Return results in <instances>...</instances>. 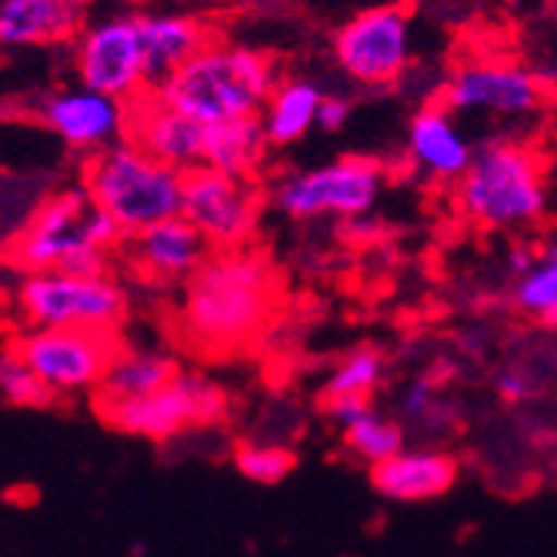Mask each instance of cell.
<instances>
[{"instance_id": "obj_1", "label": "cell", "mask_w": 557, "mask_h": 557, "mask_svg": "<svg viewBox=\"0 0 557 557\" xmlns=\"http://www.w3.org/2000/svg\"><path fill=\"white\" fill-rule=\"evenodd\" d=\"M281 304V274L261 250H214L187 281L177 327L200 354H237L255 344Z\"/></svg>"}, {"instance_id": "obj_2", "label": "cell", "mask_w": 557, "mask_h": 557, "mask_svg": "<svg viewBox=\"0 0 557 557\" xmlns=\"http://www.w3.org/2000/svg\"><path fill=\"white\" fill-rule=\"evenodd\" d=\"M277 84L281 71L271 54L214 37L154 90L200 124H224L237 117H261Z\"/></svg>"}, {"instance_id": "obj_3", "label": "cell", "mask_w": 557, "mask_h": 557, "mask_svg": "<svg viewBox=\"0 0 557 557\" xmlns=\"http://www.w3.org/2000/svg\"><path fill=\"white\" fill-rule=\"evenodd\" d=\"M454 208L481 231H524L547 211V174L534 147L484 140L454 181Z\"/></svg>"}, {"instance_id": "obj_4", "label": "cell", "mask_w": 557, "mask_h": 557, "mask_svg": "<svg viewBox=\"0 0 557 557\" xmlns=\"http://www.w3.org/2000/svg\"><path fill=\"white\" fill-rule=\"evenodd\" d=\"M127 240L117 221L100 211L87 190H58L44 197L17 231L11 258L27 271L108 274L111 250Z\"/></svg>"}, {"instance_id": "obj_5", "label": "cell", "mask_w": 557, "mask_h": 557, "mask_svg": "<svg viewBox=\"0 0 557 557\" xmlns=\"http://www.w3.org/2000/svg\"><path fill=\"white\" fill-rule=\"evenodd\" d=\"M84 190L108 211L124 237L181 214L184 174L150 158L134 140H117L84 161Z\"/></svg>"}, {"instance_id": "obj_6", "label": "cell", "mask_w": 557, "mask_h": 557, "mask_svg": "<svg viewBox=\"0 0 557 557\" xmlns=\"http://www.w3.org/2000/svg\"><path fill=\"white\" fill-rule=\"evenodd\" d=\"M17 304L30 327L117 331L127 318V290L111 274L34 271L24 274Z\"/></svg>"}, {"instance_id": "obj_7", "label": "cell", "mask_w": 557, "mask_h": 557, "mask_svg": "<svg viewBox=\"0 0 557 557\" xmlns=\"http://www.w3.org/2000/svg\"><path fill=\"white\" fill-rule=\"evenodd\" d=\"M231 400L221 384L205 374L181 371L158 394L124 400V404H97V414L108 428L144 437L154 444H168L190 428H208L227 418Z\"/></svg>"}, {"instance_id": "obj_8", "label": "cell", "mask_w": 557, "mask_h": 557, "mask_svg": "<svg viewBox=\"0 0 557 557\" xmlns=\"http://www.w3.org/2000/svg\"><path fill=\"white\" fill-rule=\"evenodd\" d=\"M384 181L387 171L381 161L347 154L311 171L287 174L274 187V205L281 214L294 221H314V218L358 221L377 205Z\"/></svg>"}, {"instance_id": "obj_9", "label": "cell", "mask_w": 557, "mask_h": 557, "mask_svg": "<svg viewBox=\"0 0 557 557\" xmlns=\"http://www.w3.org/2000/svg\"><path fill=\"white\" fill-rule=\"evenodd\" d=\"M331 54L354 84H368V87L394 84L408 71L414 54L408 11L400 4H374L358 11L334 30Z\"/></svg>"}, {"instance_id": "obj_10", "label": "cell", "mask_w": 557, "mask_h": 557, "mask_svg": "<svg viewBox=\"0 0 557 557\" xmlns=\"http://www.w3.org/2000/svg\"><path fill=\"white\" fill-rule=\"evenodd\" d=\"M14 350L37 371V377L61 397L97 391L121 354L117 331L87 327H30L14 341Z\"/></svg>"}, {"instance_id": "obj_11", "label": "cell", "mask_w": 557, "mask_h": 557, "mask_svg": "<svg viewBox=\"0 0 557 557\" xmlns=\"http://www.w3.org/2000/svg\"><path fill=\"white\" fill-rule=\"evenodd\" d=\"M181 218H187L211 250H237L258 234L261 190L255 177H234L200 164L184 174Z\"/></svg>"}, {"instance_id": "obj_12", "label": "cell", "mask_w": 557, "mask_h": 557, "mask_svg": "<svg viewBox=\"0 0 557 557\" xmlns=\"http://www.w3.org/2000/svg\"><path fill=\"white\" fill-rule=\"evenodd\" d=\"M441 104L454 114L531 117L544 104V81L508 58H471L447 74Z\"/></svg>"}, {"instance_id": "obj_13", "label": "cell", "mask_w": 557, "mask_h": 557, "mask_svg": "<svg viewBox=\"0 0 557 557\" xmlns=\"http://www.w3.org/2000/svg\"><path fill=\"white\" fill-rule=\"evenodd\" d=\"M74 74L77 84L111 94L124 104L150 90L134 14L87 24L74 40Z\"/></svg>"}, {"instance_id": "obj_14", "label": "cell", "mask_w": 557, "mask_h": 557, "mask_svg": "<svg viewBox=\"0 0 557 557\" xmlns=\"http://www.w3.org/2000/svg\"><path fill=\"white\" fill-rule=\"evenodd\" d=\"M34 117L61 144L81 154H97L127 137V104L94 87H61L34 104Z\"/></svg>"}, {"instance_id": "obj_15", "label": "cell", "mask_w": 557, "mask_h": 557, "mask_svg": "<svg viewBox=\"0 0 557 557\" xmlns=\"http://www.w3.org/2000/svg\"><path fill=\"white\" fill-rule=\"evenodd\" d=\"M205 137L208 124L168 104L154 87L127 104V140L181 174L205 164Z\"/></svg>"}, {"instance_id": "obj_16", "label": "cell", "mask_w": 557, "mask_h": 557, "mask_svg": "<svg viewBox=\"0 0 557 557\" xmlns=\"http://www.w3.org/2000/svg\"><path fill=\"white\" fill-rule=\"evenodd\" d=\"M461 478L454 454L437 447H404L394 458L368 468L371 487L394 504H424L444 497Z\"/></svg>"}, {"instance_id": "obj_17", "label": "cell", "mask_w": 557, "mask_h": 557, "mask_svg": "<svg viewBox=\"0 0 557 557\" xmlns=\"http://www.w3.org/2000/svg\"><path fill=\"white\" fill-rule=\"evenodd\" d=\"M131 240V261L134 268L161 284H177V281H190L200 264H205L214 250L211 244L200 237V231L187 221V218H168L154 227H147Z\"/></svg>"}, {"instance_id": "obj_18", "label": "cell", "mask_w": 557, "mask_h": 557, "mask_svg": "<svg viewBox=\"0 0 557 557\" xmlns=\"http://www.w3.org/2000/svg\"><path fill=\"white\" fill-rule=\"evenodd\" d=\"M134 21H137L140 47H144L150 87L168 81L200 47H208L214 40L211 21H205L194 11H144V14H134Z\"/></svg>"}, {"instance_id": "obj_19", "label": "cell", "mask_w": 557, "mask_h": 557, "mask_svg": "<svg viewBox=\"0 0 557 557\" xmlns=\"http://www.w3.org/2000/svg\"><path fill=\"white\" fill-rule=\"evenodd\" d=\"M408 158L431 181L454 184L471 164L474 144L444 104H428L408 127Z\"/></svg>"}, {"instance_id": "obj_20", "label": "cell", "mask_w": 557, "mask_h": 557, "mask_svg": "<svg viewBox=\"0 0 557 557\" xmlns=\"http://www.w3.org/2000/svg\"><path fill=\"white\" fill-rule=\"evenodd\" d=\"M87 27L84 0H0V44L47 47L67 44Z\"/></svg>"}, {"instance_id": "obj_21", "label": "cell", "mask_w": 557, "mask_h": 557, "mask_svg": "<svg viewBox=\"0 0 557 557\" xmlns=\"http://www.w3.org/2000/svg\"><path fill=\"white\" fill-rule=\"evenodd\" d=\"M181 374V364L161 350H121L111 371L94 391L97 404H124L158 394Z\"/></svg>"}, {"instance_id": "obj_22", "label": "cell", "mask_w": 557, "mask_h": 557, "mask_svg": "<svg viewBox=\"0 0 557 557\" xmlns=\"http://www.w3.org/2000/svg\"><path fill=\"white\" fill-rule=\"evenodd\" d=\"M271 140L261 117H237L224 124H208L205 164L234 177H255L268 158Z\"/></svg>"}, {"instance_id": "obj_23", "label": "cell", "mask_w": 557, "mask_h": 557, "mask_svg": "<svg viewBox=\"0 0 557 557\" xmlns=\"http://www.w3.org/2000/svg\"><path fill=\"white\" fill-rule=\"evenodd\" d=\"M321 100H324V90L311 81H304V77L281 81L261 111V124H264L271 147H290L308 137V131L318 124Z\"/></svg>"}, {"instance_id": "obj_24", "label": "cell", "mask_w": 557, "mask_h": 557, "mask_svg": "<svg viewBox=\"0 0 557 557\" xmlns=\"http://www.w3.org/2000/svg\"><path fill=\"white\" fill-rule=\"evenodd\" d=\"M58 400L61 394L54 387H47L14 347L0 350V404L24 411H50Z\"/></svg>"}, {"instance_id": "obj_25", "label": "cell", "mask_w": 557, "mask_h": 557, "mask_svg": "<svg viewBox=\"0 0 557 557\" xmlns=\"http://www.w3.org/2000/svg\"><path fill=\"white\" fill-rule=\"evenodd\" d=\"M341 441L354 458L374 468V465L394 458L397 450H404V428L371 408L364 418H358L341 431Z\"/></svg>"}, {"instance_id": "obj_26", "label": "cell", "mask_w": 557, "mask_h": 557, "mask_svg": "<svg viewBox=\"0 0 557 557\" xmlns=\"http://www.w3.org/2000/svg\"><path fill=\"white\" fill-rule=\"evenodd\" d=\"M384 381V358L374 347H358L344 354V358L334 364V371L324 381L321 397H374V391Z\"/></svg>"}, {"instance_id": "obj_27", "label": "cell", "mask_w": 557, "mask_h": 557, "mask_svg": "<svg viewBox=\"0 0 557 557\" xmlns=\"http://www.w3.org/2000/svg\"><path fill=\"white\" fill-rule=\"evenodd\" d=\"M234 468L250 484L274 487L297 471V450L271 441H244L234 447Z\"/></svg>"}, {"instance_id": "obj_28", "label": "cell", "mask_w": 557, "mask_h": 557, "mask_svg": "<svg viewBox=\"0 0 557 557\" xmlns=\"http://www.w3.org/2000/svg\"><path fill=\"white\" fill-rule=\"evenodd\" d=\"M515 304L524 314L541 318V321L557 308V244L541 261H534V268L528 274L518 277Z\"/></svg>"}, {"instance_id": "obj_29", "label": "cell", "mask_w": 557, "mask_h": 557, "mask_svg": "<svg viewBox=\"0 0 557 557\" xmlns=\"http://www.w3.org/2000/svg\"><path fill=\"white\" fill-rule=\"evenodd\" d=\"M400 411H404V418L421 421V424H434L437 418H444V400L437 397L434 381L421 377V381H414L408 391H404Z\"/></svg>"}, {"instance_id": "obj_30", "label": "cell", "mask_w": 557, "mask_h": 557, "mask_svg": "<svg viewBox=\"0 0 557 557\" xmlns=\"http://www.w3.org/2000/svg\"><path fill=\"white\" fill-rule=\"evenodd\" d=\"M497 394L504 404H524L537 394V381L528 371H500L497 377Z\"/></svg>"}, {"instance_id": "obj_31", "label": "cell", "mask_w": 557, "mask_h": 557, "mask_svg": "<svg viewBox=\"0 0 557 557\" xmlns=\"http://www.w3.org/2000/svg\"><path fill=\"white\" fill-rule=\"evenodd\" d=\"M350 117V104H347V97H337V94H324L321 100V108H318V127L324 134H337Z\"/></svg>"}, {"instance_id": "obj_32", "label": "cell", "mask_w": 557, "mask_h": 557, "mask_svg": "<svg viewBox=\"0 0 557 557\" xmlns=\"http://www.w3.org/2000/svg\"><path fill=\"white\" fill-rule=\"evenodd\" d=\"M508 261H511L515 274H528V271L534 268V255H531V250H528V247H515Z\"/></svg>"}, {"instance_id": "obj_33", "label": "cell", "mask_w": 557, "mask_h": 557, "mask_svg": "<svg viewBox=\"0 0 557 557\" xmlns=\"http://www.w3.org/2000/svg\"><path fill=\"white\" fill-rule=\"evenodd\" d=\"M174 4H184V8H205V4H214V0H174Z\"/></svg>"}, {"instance_id": "obj_34", "label": "cell", "mask_w": 557, "mask_h": 557, "mask_svg": "<svg viewBox=\"0 0 557 557\" xmlns=\"http://www.w3.org/2000/svg\"><path fill=\"white\" fill-rule=\"evenodd\" d=\"M544 324H547L550 331H557V308H554V311H550V314L544 318Z\"/></svg>"}, {"instance_id": "obj_35", "label": "cell", "mask_w": 557, "mask_h": 557, "mask_svg": "<svg viewBox=\"0 0 557 557\" xmlns=\"http://www.w3.org/2000/svg\"><path fill=\"white\" fill-rule=\"evenodd\" d=\"M131 554H134V557H144V554H147V547H144V544H134V550H131Z\"/></svg>"}]
</instances>
